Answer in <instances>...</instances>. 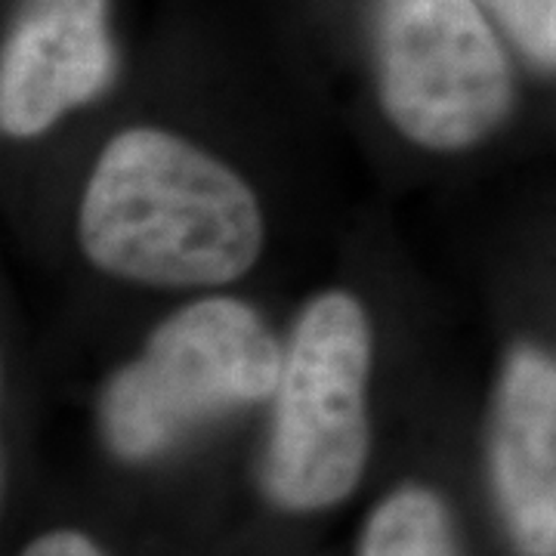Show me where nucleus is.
Wrapping results in <instances>:
<instances>
[{
    "label": "nucleus",
    "mask_w": 556,
    "mask_h": 556,
    "mask_svg": "<svg viewBox=\"0 0 556 556\" xmlns=\"http://www.w3.org/2000/svg\"><path fill=\"white\" fill-rule=\"evenodd\" d=\"M80 248L102 273L139 285H226L257 263L263 214L244 179L199 146L134 127L93 167Z\"/></svg>",
    "instance_id": "1"
},
{
    "label": "nucleus",
    "mask_w": 556,
    "mask_h": 556,
    "mask_svg": "<svg viewBox=\"0 0 556 556\" xmlns=\"http://www.w3.org/2000/svg\"><path fill=\"white\" fill-rule=\"evenodd\" d=\"M285 356L241 300L211 298L155 328L139 362L109 383L102 424L115 455L146 460L211 417L273 396Z\"/></svg>",
    "instance_id": "2"
},
{
    "label": "nucleus",
    "mask_w": 556,
    "mask_h": 556,
    "mask_svg": "<svg viewBox=\"0 0 556 556\" xmlns=\"http://www.w3.org/2000/svg\"><path fill=\"white\" fill-rule=\"evenodd\" d=\"M371 325L350 294H321L300 313L278 380L266 492L288 510H325L356 489L368 457L365 387Z\"/></svg>",
    "instance_id": "3"
},
{
    "label": "nucleus",
    "mask_w": 556,
    "mask_h": 556,
    "mask_svg": "<svg viewBox=\"0 0 556 556\" xmlns=\"http://www.w3.org/2000/svg\"><path fill=\"white\" fill-rule=\"evenodd\" d=\"M387 118L417 146L467 149L510 112V68L473 0H378Z\"/></svg>",
    "instance_id": "4"
},
{
    "label": "nucleus",
    "mask_w": 556,
    "mask_h": 556,
    "mask_svg": "<svg viewBox=\"0 0 556 556\" xmlns=\"http://www.w3.org/2000/svg\"><path fill=\"white\" fill-rule=\"evenodd\" d=\"M105 0H22L0 62L7 137H38L112 78Z\"/></svg>",
    "instance_id": "5"
},
{
    "label": "nucleus",
    "mask_w": 556,
    "mask_h": 556,
    "mask_svg": "<svg viewBox=\"0 0 556 556\" xmlns=\"http://www.w3.org/2000/svg\"><path fill=\"white\" fill-rule=\"evenodd\" d=\"M489 470L519 554L556 556V365L538 350H517L497 380Z\"/></svg>",
    "instance_id": "6"
},
{
    "label": "nucleus",
    "mask_w": 556,
    "mask_h": 556,
    "mask_svg": "<svg viewBox=\"0 0 556 556\" xmlns=\"http://www.w3.org/2000/svg\"><path fill=\"white\" fill-rule=\"evenodd\" d=\"M358 556H457L442 501L420 485L396 489L365 522Z\"/></svg>",
    "instance_id": "7"
},
{
    "label": "nucleus",
    "mask_w": 556,
    "mask_h": 556,
    "mask_svg": "<svg viewBox=\"0 0 556 556\" xmlns=\"http://www.w3.org/2000/svg\"><path fill=\"white\" fill-rule=\"evenodd\" d=\"M510 38L544 68H556V0H485Z\"/></svg>",
    "instance_id": "8"
},
{
    "label": "nucleus",
    "mask_w": 556,
    "mask_h": 556,
    "mask_svg": "<svg viewBox=\"0 0 556 556\" xmlns=\"http://www.w3.org/2000/svg\"><path fill=\"white\" fill-rule=\"evenodd\" d=\"M22 556H105V554H102L100 547H97L90 538H84L80 532H68V529H62V532H50V535H40L38 541H31Z\"/></svg>",
    "instance_id": "9"
}]
</instances>
